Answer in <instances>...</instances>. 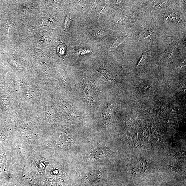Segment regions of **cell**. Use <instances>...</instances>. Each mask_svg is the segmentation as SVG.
Masks as SVG:
<instances>
[{
  "instance_id": "3",
  "label": "cell",
  "mask_w": 186,
  "mask_h": 186,
  "mask_svg": "<svg viewBox=\"0 0 186 186\" xmlns=\"http://www.w3.org/2000/svg\"><path fill=\"white\" fill-rule=\"evenodd\" d=\"M167 166L170 170H172L173 171L179 173L180 174H183L184 173V170L182 168L172 166L168 164H167Z\"/></svg>"
},
{
  "instance_id": "4",
  "label": "cell",
  "mask_w": 186,
  "mask_h": 186,
  "mask_svg": "<svg viewBox=\"0 0 186 186\" xmlns=\"http://www.w3.org/2000/svg\"><path fill=\"white\" fill-rule=\"evenodd\" d=\"M71 20L70 17L68 15L66 18L64 25V28L65 30H67L70 27Z\"/></svg>"
},
{
  "instance_id": "1",
  "label": "cell",
  "mask_w": 186,
  "mask_h": 186,
  "mask_svg": "<svg viewBox=\"0 0 186 186\" xmlns=\"http://www.w3.org/2000/svg\"><path fill=\"white\" fill-rule=\"evenodd\" d=\"M147 166V163L145 161H140L132 166V175L138 176L143 174L146 171Z\"/></svg>"
},
{
  "instance_id": "2",
  "label": "cell",
  "mask_w": 186,
  "mask_h": 186,
  "mask_svg": "<svg viewBox=\"0 0 186 186\" xmlns=\"http://www.w3.org/2000/svg\"><path fill=\"white\" fill-rule=\"evenodd\" d=\"M49 165V163L44 161H39L37 162V166L38 171L40 173H43L45 171L47 166Z\"/></svg>"
},
{
  "instance_id": "5",
  "label": "cell",
  "mask_w": 186,
  "mask_h": 186,
  "mask_svg": "<svg viewBox=\"0 0 186 186\" xmlns=\"http://www.w3.org/2000/svg\"><path fill=\"white\" fill-rule=\"evenodd\" d=\"M125 40L124 39H119L116 41V43L113 45V46L115 48V47H117L118 45H120V44L123 42Z\"/></svg>"
}]
</instances>
